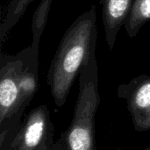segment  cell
<instances>
[{
  "mask_svg": "<svg viewBox=\"0 0 150 150\" xmlns=\"http://www.w3.org/2000/svg\"><path fill=\"white\" fill-rule=\"evenodd\" d=\"M134 0H101L102 20L105 41L110 51H112L117 35L125 25L131 12Z\"/></svg>",
  "mask_w": 150,
  "mask_h": 150,
  "instance_id": "6",
  "label": "cell"
},
{
  "mask_svg": "<svg viewBox=\"0 0 150 150\" xmlns=\"http://www.w3.org/2000/svg\"><path fill=\"white\" fill-rule=\"evenodd\" d=\"M52 1L53 0H41L39 5L37 6L32 18L31 28L33 34V41L31 47L33 49V51H35L38 54L40 39L49 17Z\"/></svg>",
  "mask_w": 150,
  "mask_h": 150,
  "instance_id": "9",
  "label": "cell"
},
{
  "mask_svg": "<svg viewBox=\"0 0 150 150\" xmlns=\"http://www.w3.org/2000/svg\"><path fill=\"white\" fill-rule=\"evenodd\" d=\"M39 86V54L31 45L11 55L0 54V147L21 124Z\"/></svg>",
  "mask_w": 150,
  "mask_h": 150,
  "instance_id": "1",
  "label": "cell"
},
{
  "mask_svg": "<svg viewBox=\"0 0 150 150\" xmlns=\"http://www.w3.org/2000/svg\"><path fill=\"white\" fill-rule=\"evenodd\" d=\"M97 39V8L91 5L63 34L48 69L47 83L58 109L65 105L82 67L95 54Z\"/></svg>",
  "mask_w": 150,
  "mask_h": 150,
  "instance_id": "2",
  "label": "cell"
},
{
  "mask_svg": "<svg viewBox=\"0 0 150 150\" xmlns=\"http://www.w3.org/2000/svg\"><path fill=\"white\" fill-rule=\"evenodd\" d=\"M150 20V0H134L125 24V29L130 38L137 36L142 26Z\"/></svg>",
  "mask_w": 150,
  "mask_h": 150,
  "instance_id": "7",
  "label": "cell"
},
{
  "mask_svg": "<svg viewBox=\"0 0 150 150\" xmlns=\"http://www.w3.org/2000/svg\"><path fill=\"white\" fill-rule=\"evenodd\" d=\"M117 94L126 100L134 129L137 132L150 130V76L140 75L119 85Z\"/></svg>",
  "mask_w": 150,
  "mask_h": 150,
  "instance_id": "5",
  "label": "cell"
},
{
  "mask_svg": "<svg viewBox=\"0 0 150 150\" xmlns=\"http://www.w3.org/2000/svg\"><path fill=\"white\" fill-rule=\"evenodd\" d=\"M54 132L50 111L40 105L25 116L1 150H49L54 144Z\"/></svg>",
  "mask_w": 150,
  "mask_h": 150,
  "instance_id": "4",
  "label": "cell"
},
{
  "mask_svg": "<svg viewBox=\"0 0 150 150\" xmlns=\"http://www.w3.org/2000/svg\"><path fill=\"white\" fill-rule=\"evenodd\" d=\"M34 0H11L5 17L0 25V42L3 44L9 33L25 14L29 4Z\"/></svg>",
  "mask_w": 150,
  "mask_h": 150,
  "instance_id": "8",
  "label": "cell"
},
{
  "mask_svg": "<svg viewBox=\"0 0 150 150\" xmlns=\"http://www.w3.org/2000/svg\"><path fill=\"white\" fill-rule=\"evenodd\" d=\"M100 105L98 66L95 54L82 67L73 118L54 146L57 150H95V117Z\"/></svg>",
  "mask_w": 150,
  "mask_h": 150,
  "instance_id": "3",
  "label": "cell"
},
{
  "mask_svg": "<svg viewBox=\"0 0 150 150\" xmlns=\"http://www.w3.org/2000/svg\"><path fill=\"white\" fill-rule=\"evenodd\" d=\"M49 150H56V148L54 147V144L53 145V147H52V148H51V149H50Z\"/></svg>",
  "mask_w": 150,
  "mask_h": 150,
  "instance_id": "10",
  "label": "cell"
}]
</instances>
